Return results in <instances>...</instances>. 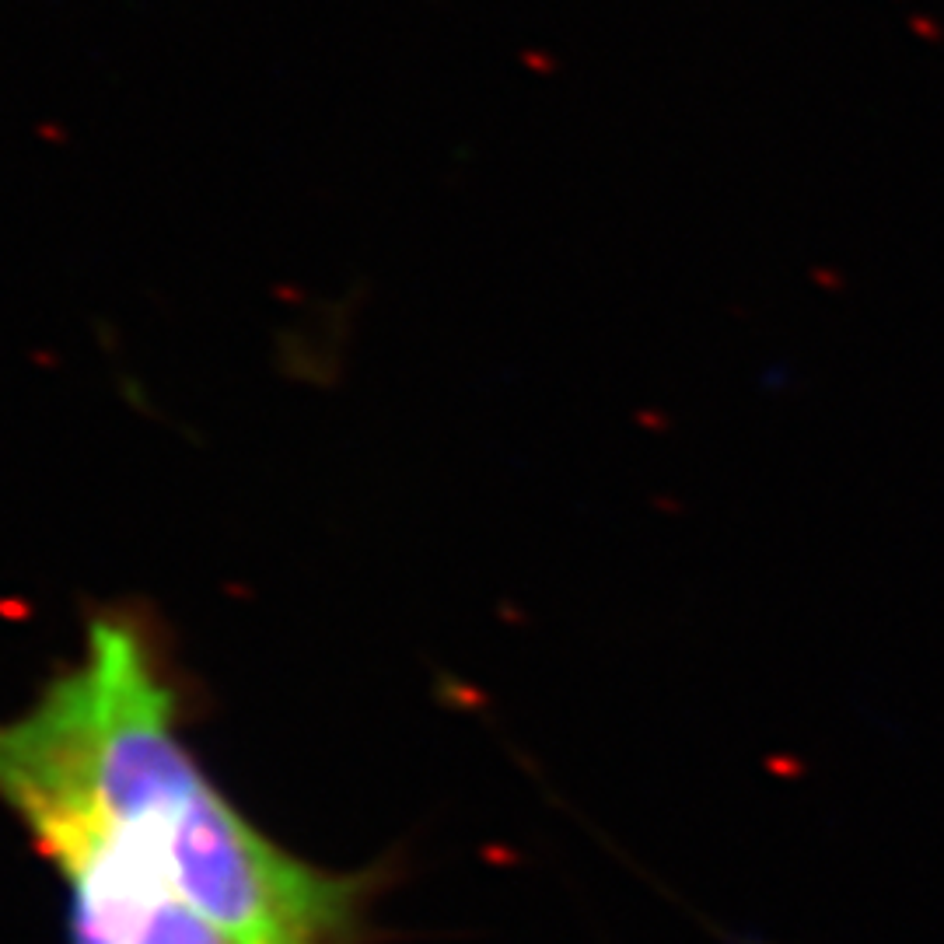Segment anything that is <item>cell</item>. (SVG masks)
I'll use <instances>...</instances> for the list:
<instances>
[{"label": "cell", "mask_w": 944, "mask_h": 944, "mask_svg": "<svg viewBox=\"0 0 944 944\" xmlns=\"http://www.w3.org/2000/svg\"><path fill=\"white\" fill-rule=\"evenodd\" d=\"M0 808L71 892L88 934L175 899L249 944H354L364 874L294 857L213 784L183 734L147 619L105 609L74 661L0 721Z\"/></svg>", "instance_id": "obj_1"}]
</instances>
